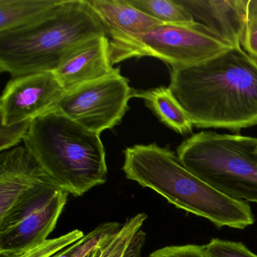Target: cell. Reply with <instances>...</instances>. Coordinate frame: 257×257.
<instances>
[{"label": "cell", "instance_id": "6da1fadb", "mask_svg": "<svg viewBox=\"0 0 257 257\" xmlns=\"http://www.w3.org/2000/svg\"><path fill=\"white\" fill-rule=\"evenodd\" d=\"M169 88L198 128L257 125V61L240 46L189 67L171 68Z\"/></svg>", "mask_w": 257, "mask_h": 257}, {"label": "cell", "instance_id": "7a4b0ae2", "mask_svg": "<svg viewBox=\"0 0 257 257\" xmlns=\"http://www.w3.org/2000/svg\"><path fill=\"white\" fill-rule=\"evenodd\" d=\"M106 30L88 0H59L16 29L0 33V71L13 78L55 72Z\"/></svg>", "mask_w": 257, "mask_h": 257}, {"label": "cell", "instance_id": "3957f363", "mask_svg": "<svg viewBox=\"0 0 257 257\" xmlns=\"http://www.w3.org/2000/svg\"><path fill=\"white\" fill-rule=\"evenodd\" d=\"M128 180L149 188L177 208L205 218L217 227L243 229L255 222L247 202L233 199L191 172L167 147L138 144L124 151Z\"/></svg>", "mask_w": 257, "mask_h": 257}, {"label": "cell", "instance_id": "277c9868", "mask_svg": "<svg viewBox=\"0 0 257 257\" xmlns=\"http://www.w3.org/2000/svg\"><path fill=\"white\" fill-rule=\"evenodd\" d=\"M24 142L46 174L75 197L106 183V153L100 135L57 109L32 121Z\"/></svg>", "mask_w": 257, "mask_h": 257}, {"label": "cell", "instance_id": "5b68a950", "mask_svg": "<svg viewBox=\"0 0 257 257\" xmlns=\"http://www.w3.org/2000/svg\"><path fill=\"white\" fill-rule=\"evenodd\" d=\"M257 138L201 132L177 149L183 166L223 195L257 203Z\"/></svg>", "mask_w": 257, "mask_h": 257}, {"label": "cell", "instance_id": "8992f818", "mask_svg": "<svg viewBox=\"0 0 257 257\" xmlns=\"http://www.w3.org/2000/svg\"><path fill=\"white\" fill-rule=\"evenodd\" d=\"M112 66L131 58H156L171 68L189 67L207 61L233 46L195 22L162 24L142 34L111 36Z\"/></svg>", "mask_w": 257, "mask_h": 257}, {"label": "cell", "instance_id": "52a82bcc", "mask_svg": "<svg viewBox=\"0 0 257 257\" xmlns=\"http://www.w3.org/2000/svg\"><path fill=\"white\" fill-rule=\"evenodd\" d=\"M135 91L119 68L66 91L56 109L89 132L100 135L121 123Z\"/></svg>", "mask_w": 257, "mask_h": 257}, {"label": "cell", "instance_id": "ba28073f", "mask_svg": "<svg viewBox=\"0 0 257 257\" xmlns=\"http://www.w3.org/2000/svg\"><path fill=\"white\" fill-rule=\"evenodd\" d=\"M60 189L26 147L0 155V224L19 217Z\"/></svg>", "mask_w": 257, "mask_h": 257}, {"label": "cell", "instance_id": "9c48e42d", "mask_svg": "<svg viewBox=\"0 0 257 257\" xmlns=\"http://www.w3.org/2000/svg\"><path fill=\"white\" fill-rule=\"evenodd\" d=\"M66 91L53 72L13 78L0 99L1 124L32 121L56 109Z\"/></svg>", "mask_w": 257, "mask_h": 257}, {"label": "cell", "instance_id": "30bf717a", "mask_svg": "<svg viewBox=\"0 0 257 257\" xmlns=\"http://www.w3.org/2000/svg\"><path fill=\"white\" fill-rule=\"evenodd\" d=\"M70 194L60 189L22 216L0 224V255L14 256L48 239Z\"/></svg>", "mask_w": 257, "mask_h": 257}, {"label": "cell", "instance_id": "8fae6325", "mask_svg": "<svg viewBox=\"0 0 257 257\" xmlns=\"http://www.w3.org/2000/svg\"><path fill=\"white\" fill-rule=\"evenodd\" d=\"M177 1L192 16L194 22L204 25L233 47H241L247 0Z\"/></svg>", "mask_w": 257, "mask_h": 257}, {"label": "cell", "instance_id": "7c38bea8", "mask_svg": "<svg viewBox=\"0 0 257 257\" xmlns=\"http://www.w3.org/2000/svg\"><path fill=\"white\" fill-rule=\"evenodd\" d=\"M114 69L109 54V39L103 36L73 54L54 73L67 91L107 76Z\"/></svg>", "mask_w": 257, "mask_h": 257}, {"label": "cell", "instance_id": "4fadbf2b", "mask_svg": "<svg viewBox=\"0 0 257 257\" xmlns=\"http://www.w3.org/2000/svg\"><path fill=\"white\" fill-rule=\"evenodd\" d=\"M106 30L108 38L121 34H142L162 22L147 16L127 0H88Z\"/></svg>", "mask_w": 257, "mask_h": 257}, {"label": "cell", "instance_id": "5bb4252c", "mask_svg": "<svg viewBox=\"0 0 257 257\" xmlns=\"http://www.w3.org/2000/svg\"><path fill=\"white\" fill-rule=\"evenodd\" d=\"M135 97L143 99L146 106L156 114L159 119L174 132L182 135L192 133L193 122L169 87L136 91Z\"/></svg>", "mask_w": 257, "mask_h": 257}, {"label": "cell", "instance_id": "9a60e30c", "mask_svg": "<svg viewBox=\"0 0 257 257\" xmlns=\"http://www.w3.org/2000/svg\"><path fill=\"white\" fill-rule=\"evenodd\" d=\"M59 0H0V33L29 23Z\"/></svg>", "mask_w": 257, "mask_h": 257}, {"label": "cell", "instance_id": "2e32d148", "mask_svg": "<svg viewBox=\"0 0 257 257\" xmlns=\"http://www.w3.org/2000/svg\"><path fill=\"white\" fill-rule=\"evenodd\" d=\"M130 5L163 24L194 22L177 0H127Z\"/></svg>", "mask_w": 257, "mask_h": 257}, {"label": "cell", "instance_id": "e0dca14e", "mask_svg": "<svg viewBox=\"0 0 257 257\" xmlns=\"http://www.w3.org/2000/svg\"><path fill=\"white\" fill-rule=\"evenodd\" d=\"M121 227L118 222H104L54 257H88L97 248L103 246Z\"/></svg>", "mask_w": 257, "mask_h": 257}, {"label": "cell", "instance_id": "ac0fdd59", "mask_svg": "<svg viewBox=\"0 0 257 257\" xmlns=\"http://www.w3.org/2000/svg\"><path fill=\"white\" fill-rule=\"evenodd\" d=\"M84 235L82 231L75 229L56 238L46 239L31 249L12 257H54Z\"/></svg>", "mask_w": 257, "mask_h": 257}, {"label": "cell", "instance_id": "d6986e66", "mask_svg": "<svg viewBox=\"0 0 257 257\" xmlns=\"http://www.w3.org/2000/svg\"><path fill=\"white\" fill-rule=\"evenodd\" d=\"M240 46L257 61V0L246 2V23Z\"/></svg>", "mask_w": 257, "mask_h": 257}, {"label": "cell", "instance_id": "ffe728a7", "mask_svg": "<svg viewBox=\"0 0 257 257\" xmlns=\"http://www.w3.org/2000/svg\"><path fill=\"white\" fill-rule=\"evenodd\" d=\"M205 246L210 257H257L241 242L213 238Z\"/></svg>", "mask_w": 257, "mask_h": 257}, {"label": "cell", "instance_id": "44dd1931", "mask_svg": "<svg viewBox=\"0 0 257 257\" xmlns=\"http://www.w3.org/2000/svg\"><path fill=\"white\" fill-rule=\"evenodd\" d=\"M32 121H24L12 125H0V151L18 147L26 138Z\"/></svg>", "mask_w": 257, "mask_h": 257}, {"label": "cell", "instance_id": "7402d4cb", "mask_svg": "<svg viewBox=\"0 0 257 257\" xmlns=\"http://www.w3.org/2000/svg\"><path fill=\"white\" fill-rule=\"evenodd\" d=\"M149 257H210L205 245L168 246L156 249Z\"/></svg>", "mask_w": 257, "mask_h": 257}, {"label": "cell", "instance_id": "603a6c76", "mask_svg": "<svg viewBox=\"0 0 257 257\" xmlns=\"http://www.w3.org/2000/svg\"><path fill=\"white\" fill-rule=\"evenodd\" d=\"M145 240L146 233L143 230H140L131 243L130 257H141Z\"/></svg>", "mask_w": 257, "mask_h": 257}, {"label": "cell", "instance_id": "cb8c5ba5", "mask_svg": "<svg viewBox=\"0 0 257 257\" xmlns=\"http://www.w3.org/2000/svg\"><path fill=\"white\" fill-rule=\"evenodd\" d=\"M0 257H6V256H4V255H0Z\"/></svg>", "mask_w": 257, "mask_h": 257}, {"label": "cell", "instance_id": "d4e9b609", "mask_svg": "<svg viewBox=\"0 0 257 257\" xmlns=\"http://www.w3.org/2000/svg\"><path fill=\"white\" fill-rule=\"evenodd\" d=\"M256 153H257V144H256Z\"/></svg>", "mask_w": 257, "mask_h": 257}]
</instances>
